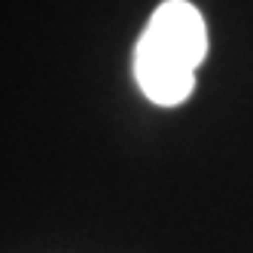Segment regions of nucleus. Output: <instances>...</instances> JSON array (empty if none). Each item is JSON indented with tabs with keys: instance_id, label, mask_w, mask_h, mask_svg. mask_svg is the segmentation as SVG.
Returning a JSON list of instances; mask_svg holds the SVG:
<instances>
[{
	"instance_id": "1",
	"label": "nucleus",
	"mask_w": 253,
	"mask_h": 253,
	"mask_svg": "<svg viewBox=\"0 0 253 253\" xmlns=\"http://www.w3.org/2000/svg\"><path fill=\"white\" fill-rule=\"evenodd\" d=\"M208 55V28L189 0H165L150 15L134 46L140 92L159 107H177L192 95L195 70Z\"/></svg>"
}]
</instances>
